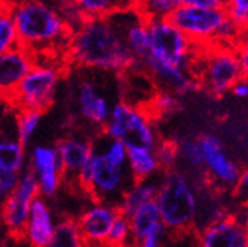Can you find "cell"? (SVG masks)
I'll use <instances>...</instances> for the list:
<instances>
[{
	"instance_id": "1",
	"label": "cell",
	"mask_w": 248,
	"mask_h": 247,
	"mask_svg": "<svg viewBox=\"0 0 248 247\" xmlns=\"http://www.w3.org/2000/svg\"><path fill=\"white\" fill-rule=\"evenodd\" d=\"M67 50L73 63L85 70L118 75L138 68L118 11L108 17L85 18L73 31Z\"/></svg>"
},
{
	"instance_id": "2",
	"label": "cell",
	"mask_w": 248,
	"mask_h": 247,
	"mask_svg": "<svg viewBox=\"0 0 248 247\" xmlns=\"http://www.w3.org/2000/svg\"><path fill=\"white\" fill-rule=\"evenodd\" d=\"M135 178L129 168V150L123 143L109 138L105 132L93 138V155L82 173L79 187L93 200L120 206Z\"/></svg>"
},
{
	"instance_id": "3",
	"label": "cell",
	"mask_w": 248,
	"mask_h": 247,
	"mask_svg": "<svg viewBox=\"0 0 248 247\" xmlns=\"http://www.w3.org/2000/svg\"><path fill=\"white\" fill-rule=\"evenodd\" d=\"M8 6L18 31L20 46L35 55L68 49L73 29L67 23L58 0H16Z\"/></svg>"
},
{
	"instance_id": "4",
	"label": "cell",
	"mask_w": 248,
	"mask_h": 247,
	"mask_svg": "<svg viewBox=\"0 0 248 247\" xmlns=\"http://www.w3.org/2000/svg\"><path fill=\"white\" fill-rule=\"evenodd\" d=\"M162 223L168 233L195 232L202 206L198 182L180 168L164 171L159 176L156 197Z\"/></svg>"
},
{
	"instance_id": "5",
	"label": "cell",
	"mask_w": 248,
	"mask_h": 247,
	"mask_svg": "<svg viewBox=\"0 0 248 247\" xmlns=\"http://www.w3.org/2000/svg\"><path fill=\"white\" fill-rule=\"evenodd\" d=\"M194 73L200 88L215 97L232 93V88L244 79L241 58L236 47L206 46L198 53Z\"/></svg>"
},
{
	"instance_id": "6",
	"label": "cell",
	"mask_w": 248,
	"mask_h": 247,
	"mask_svg": "<svg viewBox=\"0 0 248 247\" xmlns=\"http://www.w3.org/2000/svg\"><path fill=\"white\" fill-rule=\"evenodd\" d=\"M150 33V56L141 70L150 66H167L194 70L198 47L170 20L147 21Z\"/></svg>"
},
{
	"instance_id": "7",
	"label": "cell",
	"mask_w": 248,
	"mask_h": 247,
	"mask_svg": "<svg viewBox=\"0 0 248 247\" xmlns=\"http://www.w3.org/2000/svg\"><path fill=\"white\" fill-rule=\"evenodd\" d=\"M103 132L109 138L123 143L127 150L138 147L156 150L162 143L157 137L155 123L147 109L126 100H118L114 105L112 114Z\"/></svg>"
},
{
	"instance_id": "8",
	"label": "cell",
	"mask_w": 248,
	"mask_h": 247,
	"mask_svg": "<svg viewBox=\"0 0 248 247\" xmlns=\"http://www.w3.org/2000/svg\"><path fill=\"white\" fill-rule=\"evenodd\" d=\"M61 81L62 73L59 67L53 64L36 63L8 102H11L18 111L28 109L44 113L53 105Z\"/></svg>"
},
{
	"instance_id": "9",
	"label": "cell",
	"mask_w": 248,
	"mask_h": 247,
	"mask_svg": "<svg viewBox=\"0 0 248 247\" xmlns=\"http://www.w3.org/2000/svg\"><path fill=\"white\" fill-rule=\"evenodd\" d=\"M227 17V9H203L182 5L170 17V21L197 46L206 47L217 43L218 33Z\"/></svg>"
},
{
	"instance_id": "10",
	"label": "cell",
	"mask_w": 248,
	"mask_h": 247,
	"mask_svg": "<svg viewBox=\"0 0 248 247\" xmlns=\"http://www.w3.org/2000/svg\"><path fill=\"white\" fill-rule=\"evenodd\" d=\"M73 102L78 117L97 129H105L109 117L112 114L114 105L105 86L95 78L82 76L76 81L73 90Z\"/></svg>"
},
{
	"instance_id": "11",
	"label": "cell",
	"mask_w": 248,
	"mask_h": 247,
	"mask_svg": "<svg viewBox=\"0 0 248 247\" xmlns=\"http://www.w3.org/2000/svg\"><path fill=\"white\" fill-rule=\"evenodd\" d=\"M203 155V167L206 179L217 188L233 190L241 176V167L229 155L224 144L215 135H202L198 137Z\"/></svg>"
},
{
	"instance_id": "12",
	"label": "cell",
	"mask_w": 248,
	"mask_h": 247,
	"mask_svg": "<svg viewBox=\"0 0 248 247\" xmlns=\"http://www.w3.org/2000/svg\"><path fill=\"white\" fill-rule=\"evenodd\" d=\"M28 170L38 183L40 196L47 200L55 199L65 181L56 146L35 144L28 156Z\"/></svg>"
},
{
	"instance_id": "13",
	"label": "cell",
	"mask_w": 248,
	"mask_h": 247,
	"mask_svg": "<svg viewBox=\"0 0 248 247\" xmlns=\"http://www.w3.org/2000/svg\"><path fill=\"white\" fill-rule=\"evenodd\" d=\"M38 197V183L32 173L26 170L21 175L16 191L2 202V221L11 235L21 237L28 223L31 206Z\"/></svg>"
},
{
	"instance_id": "14",
	"label": "cell",
	"mask_w": 248,
	"mask_h": 247,
	"mask_svg": "<svg viewBox=\"0 0 248 247\" xmlns=\"http://www.w3.org/2000/svg\"><path fill=\"white\" fill-rule=\"evenodd\" d=\"M120 214V208L112 203L91 200L78 217V225L85 241L94 246L106 243Z\"/></svg>"
},
{
	"instance_id": "15",
	"label": "cell",
	"mask_w": 248,
	"mask_h": 247,
	"mask_svg": "<svg viewBox=\"0 0 248 247\" xmlns=\"http://www.w3.org/2000/svg\"><path fill=\"white\" fill-rule=\"evenodd\" d=\"M197 247H248V223L239 214L229 215L198 231Z\"/></svg>"
},
{
	"instance_id": "16",
	"label": "cell",
	"mask_w": 248,
	"mask_h": 247,
	"mask_svg": "<svg viewBox=\"0 0 248 247\" xmlns=\"http://www.w3.org/2000/svg\"><path fill=\"white\" fill-rule=\"evenodd\" d=\"M35 66L36 55L23 46L0 53V91L5 100H9Z\"/></svg>"
},
{
	"instance_id": "17",
	"label": "cell",
	"mask_w": 248,
	"mask_h": 247,
	"mask_svg": "<svg viewBox=\"0 0 248 247\" xmlns=\"http://www.w3.org/2000/svg\"><path fill=\"white\" fill-rule=\"evenodd\" d=\"M56 149L64 170V178L71 183L79 185L82 173L91 161L93 138L82 135H68L56 144Z\"/></svg>"
},
{
	"instance_id": "18",
	"label": "cell",
	"mask_w": 248,
	"mask_h": 247,
	"mask_svg": "<svg viewBox=\"0 0 248 247\" xmlns=\"http://www.w3.org/2000/svg\"><path fill=\"white\" fill-rule=\"evenodd\" d=\"M58 223L59 220L56 218L52 205L40 196L31 206L28 223L21 237L31 247H47L55 235Z\"/></svg>"
},
{
	"instance_id": "19",
	"label": "cell",
	"mask_w": 248,
	"mask_h": 247,
	"mask_svg": "<svg viewBox=\"0 0 248 247\" xmlns=\"http://www.w3.org/2000/svg\"><path fill=\"white\" fill-rule=\"evenodd\" d=\"M129 220L132 226V243L135 246L155 235V233L167 232L156 202L141 206L138 211H135L129 217Z\"/></svg>"
},
{
	"instance_id": "20",
	"label": "cell",
	"mask_w": 248,
	"mask_h": 247,
	"mask_svg": "<svg viewBox=\"0 0 248 247\" xmlns=\"http://www.w3.org/2000/svg\"><path fill=\"white\" fill-rule=\"evenodd\" d=\"M28 153L16 135H3L0 140V175L21 176L28 170Z\"/></svg>"
},
{
	"instance_id": "21",
	"label": "cell",
	"mask_w": 248,
	"mask_h": 247,
	"mask_svg": "<svg viewBox=\"0 0 248 247\" xmlns=\"http://www.w3.org/2000/svg\"><path fill=\"white\" fill-rule=\"evenodd\" d=\"M159 193V176L152 179H141L135 181L132 187L124 194L123 200L120 203V213L126 217H130L135 211L147 203L156 202V197Z\"/></svg>"
},
{
	"instance_id": "22",
	"label": "cell",
	"mask_w": 248,
	"mask_h": 247,
	"mask_svg": "<svg viewBox=\"0 0 248 247\" xmlns=\"http://www.w3.org/2000/svg\"><path fill=\"white\" fill-rule=\"evenodd\" d=\"M129 168L135 181L152 179L162 175V167L156 150L148 147L129 149Z\"/></svg>"
},
{
	"instance_id": "23",
	"label": "cell",
	"mask_w": 248,
	"mask_h": 247,
	"mask_svg": "<svg viewBox=\"0 0 248 247\" xmlns=\"http://www.w3.org/2000/svg\"><path fill=\"white\" fill-rule=\"evenodd\" d=\"M179 156H180V163H179L180 170H183L186 175H189L197 182L200 178L206 179L204 167H203V155H202L198 138L183 140L179 144Z\"/></svg>"
},
{
	"instance_id": "24",
	"label": "cell",
	"mask_w": 248,
	"mask_h": 247,
	"mask_svg": "<svg viewBox=\"0 0 248 247\" xmlns=\"http://www.w3.org/2000/svg\"><path fill=\"white\" fill-rule=\"evenodd\" d=\"M61 3L76 8L85 18H98L123 9V0H59Z\"/></svg>"
},
{
	"instance_id": "25",
	"label": "cell",
	"mask_w": 248,
	"mask_h": 247,
	"mask_svg": "<svg viewBox=\"0 0 248 247\" xmlns=\"http://www.w3.org/2000/svg\"><path fill=\"white\" fill-rule=\"evenodd\" d=\"M183 5V0H140L133 8L145 21L170 20V17Z\"/></svg>"
},
{
	"instance_id": "26",
	"label": "cell",
	"mask_w": 248,
	"mask_h": 247,
	"mask_svg": "<svg viewBox=\"0 0 248 247\" xmlns=\"http://www.w3.org/2000/svg\"><path fill=\"white\" fill-rule=\"evenodd\" d=\"M86 241L79 229L78 220L65 217L59 218L55 235L47 247H85Z\"/></svg>"
},
{
	"instance_id": "27",
	"label": "cell",
	"mask_w": 248,
	"mask_h": 247,
	"mask_svg": "<svg viewBox=\"0 0 248 247\" xmlns=\"http://www.w3.org/2000/svg\"><path fill=\"white\" fill-rule=\"evenodd\" d=\"M43 120V113L40 111H18L16 115V135L26 146L32 141Z\"/></svg>"
},
{
	"instance_id": "28",
	"label": "cell",
	"mask_w": 248,
	"mask_h": 247,
	"mask_svg": "<svg viewBox=\"0 0 248 247\" xmlns=\"http://www.w3.org/2000/svg\"><path fill=\"white\" fill-rule=\"evenodd\" d=\"M18 46L20 40L14 17H12L9 8L3 6L2 14H0V53H5Z\"/></svg>"
},
{
	"instance_id": "29",
	"label": "cell",
	"mask_w": 248,
	"mask_h": 247,
	"mask_svg": "<svg viewBox=\"0 0 248 247\" xmlns=\"http://www.w3.org/2000/svg\"><path fill=\"white\" fill-rule=\"evenodd\" d=\"M132 243V226L130 220L124 214H120L115 220V223L109 232V237L106 244L114 246V247H123L124 244Z\"/></svg>"
},
{
	"instance_id": "30",
	"label": "cell",
	"mask_w": 248,
	"mask_h": 247,
	"mask_svg": "<svg viewBox=\"0 0 248 247\" xmlns=\"http://www.w3.org/2000/svg\"><path fill=\"white\" fill-rule=\"evenodd\" d=\"M156 153L159 158L160 167H162V173L179 168V163H180L179 146L172 143H160L156 149Z\"/></svg>"
},
{
	"instance_id": "31",
	"label": "cell",
	"mask_w": 248,
	"mask_h": 247,
	"mask_svg": "<svg viewBox=\"0 0 248 247\" xmlns=\"http://www.w3.org/2000/svg\"><path fill=\"white\" fill-rule=\"evenodd\" d=\"M152 108L156 111L157 114H171L179 108V96L172 94L170 91H159L155 94Z\"/></svg>"
},
{
	"instance_id": "32",
	"label": "cell",
	"mask_w": 248,
	"mask_h": 247,
	"mask_svg": "<svg viewBox=\"0 0 248 247\" xmlns=\"http://www.w3.org/2000/svg\"><path fill=\"white\" fill-rule=\"evenodd\" d=\"M227 14L245 29L248 28V0H227Z\"/></svg>"
},
{
	"instance_id": "33",
	"label": "cell",
	"mask_w": 248,
	"mask_h": 247,
	"mask_svg": "<svg viewBox=\"0 0 248 247\" xmlns=\"http://www.w3.org/2000/svg\"><path fill=\"white\" fill-rule=\"evenodd\" d=\"M236 50H238L239 58H241V66H242L244 78L248 81V28L244 29V32L241 35V40L236 44Z\"/></svg>"
},
{
	"instance_id": "34",
	"label": "cell",
	"mask_w": 248,
	"mask_h": 247,
	"mask_svg": "<svg viewBox=\"0 0 248 247\" xmlns=\"http://www.w3.org/2000/svg\"><path fill=\"white\" fill-rule=\"evenodd\" d=\"M233 194L239 202H242V203L248 202V168L242 170L236 187L233 188Z\"/></svg>"
},
{
	"instance_id": "35",
	"label": "cell",
	"mask_w": 248,
	"mask_h": 247,
	"mask_svg": "<svg viewBox=\"0 0 248 247\" xmlns=\"http://www.w3.org/2000/svg\"><path fill=\"white\" fill-rule=\"evenodd\" d=\"M183 5L203 9H226L227 0H183Z\"/></svg>"
},
{
	"instance_id": "36",
	"label": "cell",
	"mask_w": 248,
	"mask_h": 247,
	"mask_svg": "<svg viewBox=\"0 0 248 247\" xmlns=\"http://www.w3.org/2000/svg\"><path fill=\"white\" fill-rule=\"evenodd\" d=\"M167 238H168V232H159L152 237H148L142 243L136 244V247H165Z\"/></svg>"
},
{
	"instance_id": "37",
	"label": "cell",
	"mask_w": 248,
	"mask_h": 247,
	"mask_svg": "<svg viewBox=\"0 0 248 247\" xmlns=\"http://www.w3.org/2000/svg\"><path fill=\"white\" fill-rule=\"evenodd\" d=\"M232 94L238 99H247L248 97V81L244 78L232 88Z\"/></svg>"
},
{
	"instance_id": "38",
	"label": "cell",
	"mask_w": 248,
	"mask_h": 247,
	"mask_svg": "<svg viewBox=\"0 0 248 247\" xmlns=\"http://www.w3.org/2000/svg\"><path fill=\"white\" fill-rule=\"evenodd\" d=\"M138 2L140 0H123V5H124V8H133Z\"/></svg>"
},
{
	"instance_id": "39",
	"label": "cell",
	"mask_w": 248,
	"mask_h": 247,
	"mask_svg": "<svg viewBox=\"0 0 248 247\" xmlns=\"http://www.w3.org/2000/svg\"><path fill=\"white\" fill-rule=\"evenodd\" d=\"M2 2H3V5H11V3H14L16 0H2Z\"/></svg>"
}]
</instances>
